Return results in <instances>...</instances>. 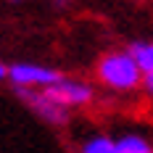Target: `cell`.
I'll use <instances>...</instances> for the list:
<instances>
[{
    "instance_id": "obj_1",
    "label": "cell",
    "mask_w": 153,
    "mask_h": 153,
    "mask_svg": "<svg viewBox=\"0 0 153 153\" xmlns=\"http://www.w3.org/2000/svg\"><path fill=\"white\" fill-rule=\"evenodd\" d=\"M95 74L106 87H111L116 92L137 90L143 85V76H145L140 71V66L135 63V58L129 56V50H111V53H106L95 66Z\"/></svg>"
},
{
    "instance_id": "obj_2",
    "label": "cell",
    "mask_w": 153,
    "mask_h": 153,
    "mask_svg": "<svg viewBox=\"0 0 153 153\" xmlns=\"http://www.w3.org/2000/svg\"><path fill=\"white\" fill-rule=\"evenodd\" d=\"M50 98V100H56L58 106L63 108H79V106H87L92 100V85H87V82H79V79H66V76H61L56 85H50V87H45L42 90Z\"/></svg>"
},
{
    "instance_id": "obj_3",
    "label": "cell",
    "mask_w": 153,
    "mask_h": 153,
    "mask_svg": "<svg viewBox=\"0 0 153 153\" xmlns=\"http://www.w3.org/2000/svg\"><path fill=\"white\" fill-rule=\"evenodd\" d=\"M61 76H63L61 71H56L50 66H40V63H13V66H8V79L16 87L45 90L50 85H56Z\"/></svg>"
},
{
    "instance_id": "obj_4",
    "label": "cell",
    "mask_w": 153,
    "mask_h": 153,
    "mask_svg": "<svg viewBox=\"0 0 153 153\" xmlns=\"http://www.w3.org/2000/svg\"><path fill=\"white\" fill-rule=\"evenodd\" d=\"M19 90V98L27 103V106L40 116V119H45L48 124H66L69 122V108L58 106L56 100H50L42 90H34V87H16Z\"/></svg>"
},
{
    "instance_id": "obj_5",
    "label": "cell",
    "mask_w": 153,
    "mask_h": 153,
    "mask_svg": "<svg viewBox=\"0 0 153 153\" xmlns=\"http://www.w3.org/2000/svg\"><path fill=\"white\" fill-rule=\"evenodd\" d=\"M129 56L135 58V63L140 66L143 74H151L153 71V40H137L127 48Z\"/></svg>"
},
{
    "instance_id": "obj_6",
    "label": "cell",
    "mask_w": 153,
    "mask_h": 153,
    "mask_svg": "<svg viewBox=\"0 0 153 153\" xmlns=\"http://www.w3.org/2000/svg\"><path fill=\"white\" fill-rule=\"evenodd\" d=\"M116 153H153V145L148 137L129 132V135H122L116 140Z\"/></svg>"
},
{
    "instance_id": "obj_7",
    "label": "cell",
    "mask_w": 153,
    "mask_h": 153,
    "mask_svg": "<svg viewBox=\"0 0 153 153\" xmlns=\"http://www.w3.org/2000/svg\"><path fill=\"white\" fill-rule=\"evenodd\" d=\"M82 153H116V140L108 135H92L82 143Z\"/></svg>"
},
{
    "instance_id": "obj_8",
    "label": "cell",
    "mask_w": 153,
    "mask_h": 153,
    "mask_svg": "<svg viewBox=\"0 0 153 153\" xmlns=\"http://www.w3.org/2000/svg\"><path fill=\"white\" fill-rule=\"evenodd\" d=\"M143 90H145V92H148V95L153 98V71L143 76Z\"/></svg>"
},
{
    "instance_id": "obj_9",
    "label": "cell",
    "mask_w": 153,
    "mask_h": 153,
    "mask_svg": "<svg viewBox=\"0 0 153 153\" xmlns=\"http://www.w3.org/2000/svg\"><path fill=\"white\" fill-rule=\"evenodd\" d=\"M5 76H8V66L0 61V79H5Z\"/></svg>"
},
{
    "instance_id": "obj_10",
    "label": "cell",
    "mask_w": 153,
    "mask_h": 153,
    "mask_svg": "<svg viewBox=\"0 0 153 153\" xmlns=\"http://www.w3.org/2000/svg\"><path fill=\"white\" fill-rule=\"evenodd\" d=\"M56 3H58V5H66V3H69V0H56Z\"/></svg>"
},
{
    "instance_id": "obj_11",
    "label": "cell",
    "mask_w": 153,
    "mask_h": 153,
    "mask_svg": "<svg viewBox=\"0 0 153 153\" xmlns=\"http://www.w3.org/2000/svg\"><path fill=\"white\" fill-rule=\"evenodd\" d=\"M11 3H19V0H11Z\"/></svg>"
}]
</instances>
